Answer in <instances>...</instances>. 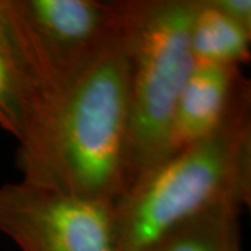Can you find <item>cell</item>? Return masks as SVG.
<instances>
[{"mask_svg": "<svg viewBox=\"0 0 251 251\" xmlns=\"http://www.w3.org/2000/svg\"><path fill=\"white\" fill-rule=\"evenodd\" d=\"M130 38L125 0L102 53L24 147L25 181L115 202L130 187Z\"/></svg>", "mask_w": 251, "mask_h": 251, "instance_id": "obj_1", "label": "cell"}, {"mask_svg": "<svg viewBox=\"0 0 251 251\" xmlns=\"http://www.w3.org/2000/svg\"><path fill=\"white\" fill-rule=\"evenodd\" d=\"M251 202V90L221 126L151 168L113 202L117 251H144L221 206Z\"/></svg>", "mask_w": 251, "mask_h": 251, "instance_id": "obj_2", "label": "cell"}, {"mask_svg": "<svg viewBox=\"0 0 251 251\" xmlns=\"http://www.w3.org/2000/svg\"><path fill=\"white\" fill-rule=\"evenodd\" d=\"M201 0H125L130 38V186L171 155L175 109L194 57L190 31Z\"/></svg>", "mask_w": 251, "mask_h": 251, "instance_id": "obj_3", "label": "cell"}, {"mask_svg": "<svg viewBox=\"0 0 251 251\" xmlns=\"http://www.w3.org/2000/svg\"><path fill=\"white\" fill-rule=\"evenodd\" d=\"M0 20L35 99L28 143L102 53L119 25L120 1L0 0Z\"/></svg>", "mask_w": 251, "mask_h": 251, "instance_id": "obj_4", "label": "cell"}, {"mask_svg": "<svg viewBox=\"0 0 251 251\" xmlns=\"http://www.w3.org/2000/svg\"><path fill=\"white\" fill-rule=\"evenodd\" d=\"M0 232L21 251H117L112 202L25 180L0 187Z\"/></svg>", "mask_w": 251, "mask_h": 251, "instance_id": "obj_5", "label": "cell"}, {"mask_svg": "<svg viewBox=\"0 0 251 251\" xmlns=\"http://www.w3.org/2000/svg\"><path fill=\"white\" fill-rule=\"evenodd\" d=\"M247 88L239 66L196 63L175 109L171 155L215 131Z\"/></svg>", "mask_w": 251, "mask_h": 251, "instance_id": "obj_6", "label": "cell"}, {"mask_svg": "<svg viewBox=\"0 0 251 251\" xmlns=\"http://www.w3.org/2000/svg\"><path fill=\"white\" fill-rule=\"evenodd\" d=\"M251 32L221 13L211 0H201L190 31L196 63L239 66L250 60Z\"/></svg>", "mask_w": 251, "mask_h": 251, "instance_id": "obj_7", "label": "cell"}, {"mask_svg": "<svg viewBox=\"0 0 251 251\" xmlns=\"http://www.w3.org/2000/svg\"><path fill=\"white\" fill-rule=\"evenodd\" d=\"M34 94L0 20V127L23 147L35 125Z\"/></svg>", "mask_w": 251, "mask_h": 251, "instance_id": "obj_8", "label": "cell"}, {"mask_svg": "<svg viewBox=\"0 0 251 251\" xmlns=\"http://www.w3.org/2000/svg\"><path fill=\"white\" fill-rule=\"evenodd\" d=\"M240 208L221 206L191 219L144 251H240Z\"/></svg>", "mask_w": 251, "mask_h": 251, "instance_id": "obj_9", "label": "cell"}, {"mask_svg": "<svg viewBox=\"0 0 251 251\" xmlns=\"http://www.w3.org/2000/svg\"><path fill=\"white\" fill-rule=\"evenodd\" d=\"M221 13L233 20L244 29L251 32V1L250 0H211Z\"/></svg>", "mask_w": 251, "mask_h": 251, "instance_id": "obj_10", "label": "cell"}]
</instances>
